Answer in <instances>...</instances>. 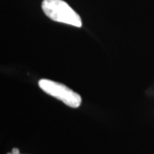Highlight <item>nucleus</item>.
I'll list each match as a JSON object with an SVG mask.
<instances>
[{
    "instance_id": "1",
    "label": "nucleus",
    "mask_w": 154,
    "mask_h": 154,
    "mask_svg": "<svg viewBox=\"0 0 154 154\" xmlns=\"http://www.w3.org/2000/svg\"><path fill=\"white\" fill-rule=\"evenodd\" d=\"M42 10L52 21L69 24L76 28L82 26L80 16L63 0H43Z\"/></svg>"
},
{
    "instance_id": "2",
    "label": "nucleus",
    "mask_w": 154,
    "mask_h": 154,
    "mask_svg": "<svg viewBox=\"0 0 154 154\" xmlns=\"http://www.w3.org/2000/svg\"><path fill=\"white\" fill-rule=\"evenodd\" d=\"M38 86L45 94L59 99L69 107L77 108L82 104V97L62 83L41 79L38 82Z\"/></svg>"
},
{
    "instance_id": "3",
    "label": "nucleus",
    "mask_w": 154,
    "mask_h": 154,
    "mask_svg": "<svg viewBox=\"0 0 154 154\" xmlns=\"http://www.w3.org/2000/svg\"><path fill=\"white\" fill-rule=\"evenodd\" d=\"M7 154H13L12 152H9V153H7ZM19 154H21V153H19Z\"/></svg>"
}]
</instances>
